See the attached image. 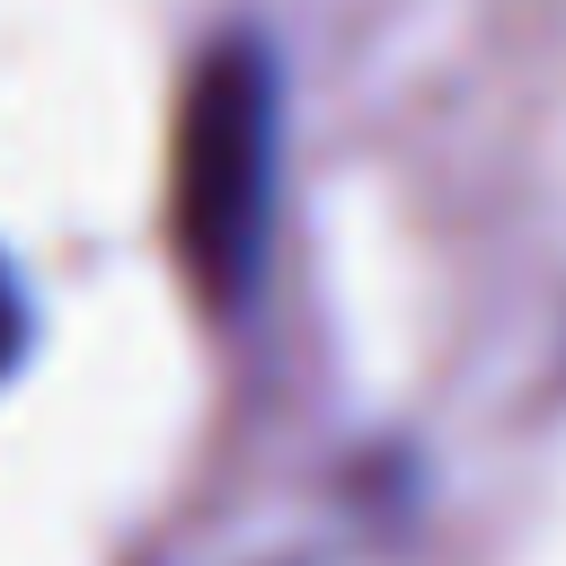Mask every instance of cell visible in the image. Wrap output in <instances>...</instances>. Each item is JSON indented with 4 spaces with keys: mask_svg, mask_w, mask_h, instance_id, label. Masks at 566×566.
<instances>
[{
    "mask_svg": "<svg viewBox=\"0 0 566 566\" xmlns=\"http://www.w3.org/2000/svg\"><path fill=\"white\" fill-rule=\"evenodd\" d=\"M283 177V71L256 35H221L177 115V248L212 310H239L265 274Z\"/></svg>",
    "mask_w": 566,
    "mask_h": 566,
    "instance_id": "6da1fadb",
    "label": "cell"
},
{
    "mask_svg": "<svg viewBox=\"0 0 566 566\" xmlns=\"http://www.w3.org/2000/svg\"><path fill=\"white\" fill-rule=\"evenodd\" d=\"M18 354H27V292L9 274V256H0V380L18 371Z\"/></svg>",
    "mask_w": 566,
    "mask_h": 566,
    "instance_id": "7a4b0ae2",
    "label": "cell"
}]
</instances>
